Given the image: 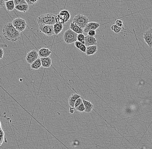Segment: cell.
Masks as SVG:
<instances>
[{"label": "cell", "mask_w": 152, "mask_h": 149, "mask_svg": "<svg viewBox=\"0 0 152 149\" xmlns=\"http://www.w3.org/2000/svg\"><path fill=\"white\" fill-rule=\"evenodd\" d=\"M3 34L6 39L11 42H15L20 38V33L17 31L11 22H8L4 26Z\"/></svg>", "instance_id": "obj_1"}, {"label": "cell", "mask_w": 152, "mask_h": 149, "mask_svg": "<svg viewBox=\"0 0 152 149\" xmlns=\"http://www.w3.org/2000/svg\"><path fill=\"white\" fill-rule=\"evenodd\" d=\"M55 15L52 13L43 14L38 17L37 22L38 25H50L53 26L56 23Z\"/></svg>", "instance_id": "obj_2"}, {"label": "cell", "mask_w": 152, "mask_h": 149, "mask_svg": "<svg viewBox=\"0 0 152 149\" xmlns=\"http://www.w3.org/2000/svg\"><path fill=\"white\" fill-rule=\"evenodd\" d=\"M72 22L83 30L89 23V19L85 16L78 14L75 16Z\"/></svg>", "instance_id": "obj_3"}, {"label": "cell", "mask_w": 152, "mask_h": 149, "mask_svg": "<svg viewBox=\"0 0 152 149\" xmlns=\"http://www.w3.org/2000/svg\"><path fill=\"white\" fill-rule=\"evenodd\" d=\"M71 18L70 12L67 10H64L61 11L57 15L55 16V21L56 23L63 24L68 22Z\"/></svg>", "instance_id": "obj_4"}, {"label": "cell", "mask_w": 152, "mask_h": 149, "mask_svg": "<svg viewBox=\"0 0 152 149\" xmlns=\"http://www.w3.org/2000/svg\"><path fill=\"white\" fill-rule=\"evenodd\" d=\"M78 34L70 29L65 31L63 36L64 41L67 44H71L74 43L77 41V37Z\"/></svg>", "instance_id": "obj_5"}, {"label": "cell", "mask_w": 152, "mask_h": 149, "mask_svg": "<svg viewBox=\"0 0 152 149\" xmlns=\"http://www.w3.org/2000/svg\"><path fill=\"white\" fill-rule=\"evenodd\" d=\"M11 23L14 27L20 33L24 31L27 27V24L26 21L20 17H18L14 19Z\"/></svg>", "instance_id": "obj_6"}, {"label": "cell", "mask_w": 152, "mask_h": 149, "mask_svg": "<svg viewBox=\"0 0 152 149\" xmlns=\"http://www.w3.org/2000/svg\"><path fill=\"white\" fill-rule=\"evenodd\" d=\"M39 29L42 33L48 37H51L54 35L53 31V26L39 25Z\"/></svg>", "instance_id": "obj_7"}, {"label": "cell", "mask_w": 152, "mask_h": 149, "mask_svg": "<svg viewBox=\"0 0 152 149\" xmlns=\"http://www.w3.org/2000/svg\"><path fill=\"white\" fill-rule=\"evenodd\" d=\"M39 58L38 52L36 50H33L28 52L26 56V60L29 64H32Z\"/></svg>", "instance_id": "obj_8"}, {"label": "cell", "mask_w": 152, "mask_h": 149, "mask_svg": "<svg viewBox=\"0 0 152 149\" xmlns=\"http://www.w3.org/2000/svg\"><path fill=\"white\" fill-rule=\"evenodd\" d=\"M152 29L150 28L145 31L143 35V38L145 42L150 47V50H152Z\"/></svg>", "instance_id": "obj_9"}, {"label": "cell", "mask_w": 152, "mask_h": 149, "mask_svg": "<svg viewBox=\"0 0 152 149\" xmlns=\"http://www.w3.org/2000/svg\"><path fill=\"white\" fill-rule=\"evenodd\" d=\"M100 25L99 23L96 22H89L87 24L86 27L83 30V32L85 34H87L90 31H96L100 27Z\"/></svg>", "instance_id": "obj_10"}, {"label": "cell", "mask_w": 152, "mask_h": 149, "mask_svg": "<svg viewBox=\"0 0 152 149\" xmlns=\"http://www.w3.org/2000/svg\"><path fill=\"white\" fill-rule=\"evenodd\" d=\"M84 45L86 46H90L96 45L97 44V39L95 37L87 35L84 39Z\"/></svg>", "instance_id": "obj_11"}, {"label": "cell", "mask_w": 152, "mask_h": 149, "mask_svg": "<svg viewBox=\"0 0 152 149\" xmlns=\"http://www.w3.org/2000/svg\"><path fill=\"white\" fill-rule=\"evenodd\" d=\"M83 105L85 107V111H84L85 112L87 113H90L93 110H94V105L90 101L83 99ZM94 111L96 113H98L95 110H94Z\"/></svg>", "instance_id": "obj_12"}, {"label": "cell", "mask_w": 152, "mask_h": 149, "mask_svg": "<svg viewBox=\"0 0 152 149\" xmlns=\"http://www.w3.org/2000/svg\"><path fill=\"white\" fill-rule=\"evenodd\" d=\"M51 50H49L48 48H42L39 49L38 51V56L41 58H46L49 57L51 54Z\"/></svg>", "instance_id": "obj_13"}, {"label": "cell", "mask_w": 152, "mask_h": 149, "mask_svg": "<svg viewBox=\"0 0 152 149\" xmlns=\"http://www.w3.org/2000/svg\"><path fill=\"white\" fill-rule=\"evenodd\" d=\"M40 60L41 61L42 66L43 68H49L52 65V60L49 57L46 58H41Z\"/></svg>", "instance_id": "obj_14"}, {"label": "cell", "mask_w": 152, "mask_h": 149, "mask_svg": "<svg viewBox=\"0 0 152 149\" xmlns=\"http://www.w3.org/2000/svg\"><path fill=\"white\" fill-rule=\"evenodd\" d=\"M81 97L80 95H79L77 93H74L70 97L68 100V104L70 105V107L71 108H75V103L76 101L78 98Z\"/></svg>", "instance_id": "obj_15"}, {"label": "cell", "mask_w": 152, "mask_h": 149, "mask_svg": "<svg viewBox=\"0 0 152 149\" xmlns=\"http://www.w3.org/2000/svg\"><path fill=\"white\" fill-rule=\"evenodd\" d=\"M98 50L97 46L93 45L87 46L85 53L87 56H91L94 55Z\"/></svg>", "instance_id": "obj_16"}, {"label": "cell", "mask_w": 152, "mask_h": 149, "mask_svg": "<svg viewBox=\"0 0 152 149\" xmlns=\"http://www.w3.org/2000/svg\"><path fill=\"white\" fill-rule=\"evenodd\" d=\"M70 29L77 34H83V29L79 27L78 26H77L72 22L70 23Z\"/></svg>", "instance_id": "obj_17"}, {"label": "cell", "mask_w": 152, "mask_h": 149, "mask_svg": "<svg viewBox=\"0 0 152 149\" xmlns=\"http://www.w3.org/2000/svg\"><path fill=\"white\" fill-rule=\"evenodd\" d=\"M63 24L55 23L53 25V31L54 35H57L59 34L63 29Z\"/></svg>", "instance_id": "obj_18"}, {"label": "cell", "mask_w": 152, "mask_h": 149, "mask_svg": "<svg viewBox=\"0 0 152 149\" xmlns=\"http://www.w3.org/2000/svg\"><path fill=\"white\" fill-rule=\"evenodd\" d=\"M15 9L20 12L25 13L29 10V6L27 4H20V5L16 6Z\"/></svg>", "instance_id": "obj_19"}, {"label": "cell", "mask_w": 152, "mask_h": 149, "mask_svg": "<svg viewBox=\"0 0 152 149\" xmlns=\"http://www.w3.org/2000/svg\"><path fill=\"white\" fill-rule=\"evenodd\" d=\"M5 1V6L7 9L8 11H14L15 9L14 3V0H9V1Z\"/></svg>", "instance_id": "obj_20"}, {"label": "cell", "mask_w": 152, "mask_h": 149, "mask_svg": "<svg viewBox=\"0 0 152 149\" xmlns=\"http://www.w3.org/2000/svg\"><path fill=\"white\" fill-rule=\"evenodd\" d=\"M31 68L33 70H38L42 67L41 61L40 58H38L37 60H35L32 64H31Z\"/></svg>", "instance_id": "obj_21"}, {"label": "cell", "mask_w": 152, "mask_h": 149, "mask_svg": "<svg viewBox=\"0 0 152 149\" xmlns=\"http://www.w3.org/2000/svg\"><path fill=\"white\" fill-rule=\"evenodd\" d=\"M111 29L115 34L121 33L124 29V27H120L114 24L111 27Z\"/></svg>", "instance_id": "obj_22"}, {"label": "cell", "mask_w": 152, "mask_h": 149, "mask_svg": "<svg viewBox=\"0 0 152 149\" xmlns=\"http://www.w3.org/2000/svg\"><path fill=\"white\" fill-rule=\"evenodd\" d=\"M85 38V35L83 34H78L77 37V41L81 43L82 44H84V43H85V42H84Z\"/></svg>", "instance_id": "obj_23"}, {"label": "cell", "mask_w": 152, "mask_h": 149, "mask_svg": "<svg viewBox=\"0 0 152 149\" xmlns=\"http://www.w3.org/2000/svg\"><path fill=\"white\" fill-rule=\"evenodd\" d=\"M14 3L15 6L20 5V4H27L26 0H14Z\"/></svg>", "instance_id": "obj_24"}, {"label": "cell", "mask_w": 152, "mask_h": 149, "mask_svg": "<svg viewBox=\"0 0 152 149\" xmlns=\"http://www.w3.org/2000/svg\"><path fill=\"white\" fill-rule=\"evenodd\" d=\"M4 133L3 130L2 128L0 129V146L1 145L3 142L4 139Z\"/></svg>", "instance_id": "obj_25"}, {"label": "cell", "mask_w": 152, "mask_h": 149, "mask_svg": "<svg viewBox=\"0 0 152 149\" xmlns=\"http://www.w3.org/2000/svg\"><path fill=\"white\" fill-rule=\"evenodd\" d=\"M76 110L79 112H83L85 111V107L83 105V103H81V105H80L76 109Z\"/></svg>", "instance_id": "obj_26"}, {"label": "cell", "mask_w": 152, "mask_h": 149, "mask_svg": "<svg viewBox=\"0 0 152 149\" xmlns=\"http://www.w3.org/2000/svg\"><path fill=\"white\" fill-rule=\"evenodd\" d=\"M83 103V99L81 97L78 98L76 101L75 103V108L76 109L80 105H81V103Z\"/></svg>", "instance_id": "obj_27"}, {"label": "cell", "mask_w": 152, "mask_h": 149, "mask_svg": "<svg viewBox=\"0 0 152 149\" xmlns=\"http://www.w3.org/2000/svg\"><path fill=\"white\" fill-rule=\"evenodd\" d=\"M37 0H26V1L29 6H32L35 3L37 2Z\"/></svg>", "instance_id": "obj_28"}, {"label": "cell", "mask_w": 152, "mask_h": 149, "mask_svg": "<svg viewBox=\"0 0 152 149\" xmlns=\"http://www.w3.org/2000/svg\"><path fill=\"white\" fill-rule=\"evenodd\" d=\"M114 25L118 26L120 27H124L123 23L122 21L120 19H117L116 20L115 22V24Z\"/></svg>", "instance_id": "obj_29"}, {"label": "cell", "mask_w": 152, "mask_h": 149, "mask_svg": "<svg viewBox=\"0 0 152 149\" xmlns=\"http://www.w3.org/2000/svg\"><path fill=\"white\" fill-rule=\"evenodd\" d=\"M87 49V46L84 44H82L79 50H80L82 53H85Z\"/></svg>", "instance_id": "obj_30"}, {"label": "cell", "mask_w": 152, "mask_h": 149, "mask_svg": "<svg viewBox=\"0 0 152 149\" xmlns=\"http://www.w3.org/2000/svg\"><path fill=\"white\" fill-rule=\"evenodd\" d=\"M88 35L90 36H92V37H94L96 34V31L94 30H91L89 32L87 33Z\"/></svg>", "instance_id": "obj_31"}, {"label": "cell", "mask_w": 152, "mask_h": 149, "mask_svg": "<svg viewBox=\"0 0 152 149\" xmlns=\"http://www.w3.org/2000/svg\"><path fill=\"white\" fill-rule=\"evenodd\" d=\"M75 47L76 48H77V49H79V50L80 48V46H81L82 45V43H81L79 41H76V42H75Z\"/></svg>", "instance_id": "obj_32"}, {"label": "cell", "mask_w": 152, "mask_h": 149, "mask_svg": "<svg viewBox=\"0 0 152 149\" xmlns=\"http://www.w3.org/2000/svg\"><path fill=\"white\" fill-rule=\"evenodd\" d=\"M4 55V51L3 49L1 47H0V59H2L3 58Z\"/></svg>", "instance_id": "obj_33"}, {"label": "cell", "mask_w": 152, "mask_h": 149, "mask_svg": "<svg viewBox=\"0 0 152 149\" xmlns=\"http://www.w3.org/2000/svg\"><path fill=\"white\" fill-rule=\"evenodd\" d=\"M5 5V0H0V8L3 7Z\"/></svg>", "instance_id": "obj_34"}, {"label": "cell", "mask_w": 152, "mask_h": 149, "mask_svg": "<svg viewBox=\"0 0 152 149\" xmlns=\"http://www.w3.org/2000/svg\"><path fill=\"white\" fill-rule=\"evenodd\" d=\"M7 47H8V46H7V45L0 43V47H1L3 49V48H7Z\"/></svg>", "instance_id": "obj_35"}, {"label": "cell", "mask_w": 152, "mask_h": 149, "mask_svg": "<svg viewBox=\"0 0 152 149\" xmlns=\"http://www.w3.org/2000/svg\"><path fill=\"white\" fill-rule=\"evenodd\" d=\"M69 112L70 113H71V114H73L75 113V110H74V108H71V107H70V108H69Z\"/></svg>", "instance_id": "obj_36"}, {"label": "cell", "mask_w": 152, "mask_h": 149, "mask_svg": "<svg viewBox=\"0 0 152 149\" xmlns=\"http://www.w3.org/2000/svg\"><path fill=\"white\" fill-rule=\"evenodd\" d=\"M2 128L1 123V121H0V129Z\"/></svg>", "instance_id": "obj_37"}]
</instances>
